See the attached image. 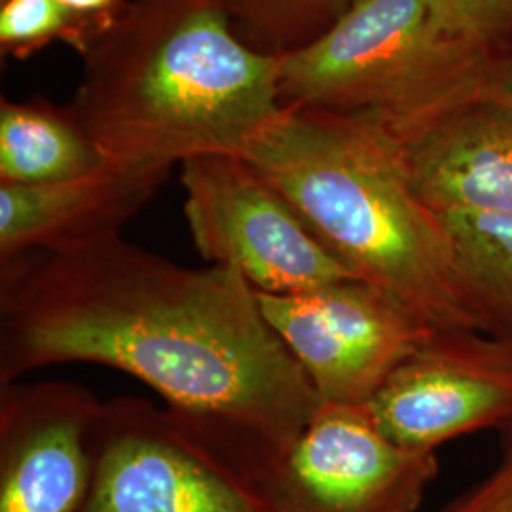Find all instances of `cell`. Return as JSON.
Masks as SVG:
<instances>
[{"instance_id": "obj_1", "label": "cell", "mask_w": 512, "mask_h": 512, "mask_svg": "<svg viewBox=\"0 0 512 512\" xmlns=\"http://www.w3.org/2000/svg\"><path fill=\"white\" fill-rule=\"evenodd\" d=\"M0 264V385L61 363L122 370L251 482L321 404L232 268H186L122 234Z\"/></svg>"}, {"instance_id": "obj_2", "label": "cell", "mask_w": 512, "mask_h": 512, "mask_svg": "<svg viewBox=\"0 0 512 512\" xmlns=\"http://www.w3.org/2000/svg\"><path fill=\"white\" fill-rule=\"evenodd\" d=\"M82 57L67 109L110 162L243 156L283 109L279 55L236 37L226 0H129Z\"/></svg>"}, {"instance_id": "obj_3", "label": "cell", "mask_w": 512, "mask_h": 512, "mask_svg": "<svg viewBox=\"0 0 512 512\" xmlns=\"http://www.w3.org/2000/svg\"><path fill=\"white\" fill-rule=\"evenodd\" d=\"M243 158L357 279L395 294L433 329L476 330L442 220L365 122L283 107Z\"/></svg>"}, {"instance_id": "obj_4", "label": "cell", "mask_w": 512, "mask_h": 512, "mask_svg": "<svg viewBox=\"0 0 512 512\" xmlns=\"http://www.w3.org/2000/svg\"><path fill=\"white\" fill-rule=\"evenodd\" d=\"M490 54L448 35L423 0H357L279 54L283 107L351 116L395 139L478 95Z\"/></svg>"}, {"instance_id": "obj_5", "label": "cell", "mask_w": 512, "mask_h": 512, "mask_svg": "<svg viewBox=\"0 0 512 512\" xmlns=\"http://www.w3.org/2000/svg\"><path fill=\"white\" fill-rule=\"evenodd\" d=\"M181 183L198 253L239 272L256 293H302L355 277L243 156L186 160Z\"/></svg>"}, {"instance_id": "obj_6", "label": "cell", "mask_w": 512, "mask_h": 512, "mask_svg": "<svg viewBox=\"0 0 512 512\" xmlns=\"http://www.w3.org/2000/svg\"><path fill=\"white\" fill-rule=\"evenodd\" d=\"M80 512H270L188 421L137 397L105 401Z\"/></svg>"}, {"instance_id": "obj_7", "label": "cell", "mask_w": 512, "mask_h": 512, "mask_svg": "<svg viewBox=\"0 0 512 512\" xmlns=\"http://www.w3.org/2000/svg\"><path fill=\"white\" fill-rule=\"evenodd\" d=\"M437 476V454L387 439L366 404L321 403L253 484L270 512H418Z\"/></svg>"}, {"instance_id": "obj_8", "label": "cell", "mask_w": 512, "mask_h": 512, "mask_svg": "<svg viewBox=\"0 0 512 512\" xmlns=\"http://www.w3.org/2000/svg\"><path fill=\"white\" fill-rule=\"evenodd\" d=\"M256 296L321 403H370L437 330L395 294L357 277L302 293Z\"/></svg>"}, {"instance_id": "obj_9", "label": "cell", "mask_w": 512, "mask_h": 512, "mask_svg": "<svg viewBox=\"0 0 512 512\" xmlns=\"http://www.w3.org/2000/svg\"><path fill=\"white\" fill-rule=\"evenodd\" d=\"M387 439L416 452L512 423V344L435 330L366 404Z\"/></svg>"}, {"instance_id": "obj_10", "label": "cell", "mask_w": 512, "mask_h": 512, "mask_svg": "<svg viewBox=\"0 0 512 512\" xmlns=\"http://www.w3.org/2000/svg\"><path fill=\"white\" fill-rule=\"evenodd\" d=\"M105 403L71 382L0 385V512H80Z\"/></svg>"}, {"instance_id": "obj_11", "label": "cell", "mask_w": 512, "mask_h": 512, "mask_svg": "<svg viewBox=\"0 0 512 512\" xmlns=\"http://www.w3.org/2000/svg\"><path fill=\"white\" fill-rule=\"evenodd\" d=\"M382 139L439 219L512 213V109L499 101L475 95L401 137Z\"/></svg>"}, {"instance_id": "obj_12", "label": "cell", "mask_w": 512, "mask_h": 512, "mask_svg": "<svg viewBox=\"0 0 512 512\" xmlns=\"http://www.w3.org/2000/svg\"><path fill=\"white\" fill-rule=\"evenodd\" d=\"M169 173L164 167L107 162L61 183H0V262L122 234Z\"/></svg>"}, {"instance_id": "obj_13", "label": "cell", "mask_w": 512, "mask_h": 512, "mask_svg": "<svg viewBox=\"0 0 512 512\" xmlns=\"http://www.w3.org/2000/svg\"><path fill=\"white\" fill-rule=\"evenodd\" d=\"M107 162L67 107L2 99L0 183H61L93 173Z\"/></svg>"}, {"instance_id": "obj_14", "label": "cell", "mask_w": 512, "mask_h": 512, "mask_svg": "<svg viewBox=\"0 0 512 512\" xmlns=\"http://www.w3.org/2000/svg\"><path fill=\"white\" fill-rule=\"evenodd\" d=\"M476 330L512 344V213L442 217Z\"/></svg>"}, {"instance_id": "obj_15", "label": "cell", "mask_w": 512, "mask_h": 512, "mask_svg": "<svg viewBox=\"0 0 512 512\" xmlns=\"http://www.w3.org/2000/svg\"><path fill=\"white\" fill-rule=\"evenodd\" d=\"M357 0H226L238 19L272 54L296 50L325 33Z\"/></svg>"}, {"instance_id": "obj_16", "label": "cell", "mask_w": 512, "mask_h": 512, "mask_svg": "<svg viewBox=\"0 0 512 512\" xmlns=\"http://www.w3.org/2000/svg\"><path fill=\"white\" fill-rule=\"evenodd\" d=\"M57 40L86 54L88 44L57 0H0V50L25 59Z\"/></svg>"}, {"instance_id": "obj_17", "label": "cell", "mask_w": 512, "mask_h": 512, "mask_svg": "<svg viewBox=\"0 0 512 512\" xmlns=\"http://www.w3.org/2000/svg\"><path fill=\"white\" fill-rule=\"evenodd\" d=\"M442 31L492 55L512 46V0H423Z\"/></svg>"}, {"instance_id": "obj_18", "label": "cell", "mask_w": 512, "mask_h": 512, "mask_svg": "<svg viewBox=\"0 0 512 512\" xmlns=\"http://www.w3.org/2000/svg\"><path fill=\"white\" fill-rule=\"evenodd\" d=\"M501 433L503 450L494 471L439 512H512V423Z\"/></svg>"}, {"instance_id": "obj_19", "label": "cell", "mask_w": 512, "mask_h": 512, "mask_svg": "<svg viewBox=\"0 0 512 512\" xmlns=\"http://www.w3.org/2000/svg\"><path fill=\"white\" fill-rule=\"evenodd\" d=\"M74 19L88 50L97 38L107 33L128 8V0H57ZM86 50V52H88Z\"/></svg>"}, {"instance_id": "obj_20", "label": "cell", "mask_w": 512, "mask_h": 512, "mask_svg": "<svg viewBox=\"0 0 512 512\" xmlns=\"http://www.w3.org/2000/svg\"><path fill=\"white\" fill-rule=\"evenodd\" d=\"M478 95L495 99L512 109V46L490 55Z\"/></svg>"}]
</instances>
